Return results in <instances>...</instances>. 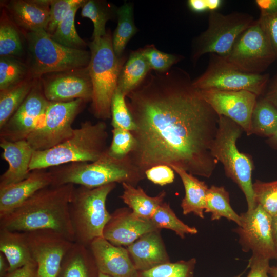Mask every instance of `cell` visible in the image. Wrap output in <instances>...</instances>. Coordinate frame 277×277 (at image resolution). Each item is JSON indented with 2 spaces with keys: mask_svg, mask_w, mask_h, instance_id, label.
<instances>
[{
  "mask_svg": "<svg viewBox=\"0 0 277 277\" xmlns=\"http://www.w3.org/2000/svg\"><path fill=\"white\" fill-rule=\"evenodd\" d=\"M126 101L136 125L131 132L136 146L129 155L142 172L166 165L212 175L218 162L211 148L219 115L187 72L179 68L150 72Z\"/></svg>",
  "mask_w": 277,
  "mask_h": 277,
  "instance_id": "6da1fadb",
  "label": "cell"
},
{
  "mask_svg": "<svg viewBox=\"0 0 277 277\" xmlns=\"http://www.w3.org/2000/svg\"><path fill=\"white\" fill-rule=\"evenodd\" d=\"M74 184L50 185L36 192L18 207L0 216V228L28 232L53 231L74 242L70 204Z\"/></svg>",
  "mask_w": 277,
  "mask_h": 277,
  "instance_id": "7a4b0ae2",
  "label": "cell"
},
{
  "mask_svg": "<svg viewBox=\"0 0 277 277\" xmlns=\"http://www.w3.org/2000/svg\"><path fill=\"white\" fill-rule=\"evenodd\" d=\"M49 171L52 185L72 184L88 188L123 183L137 187L146 178L129 155L116 158L109 155L107 150L94 162H73L50 168Z\"/></svg>",
  "mask_w": 277,
  "mask_h": 277,
  "instance_id": "3957f363",
  "label": "cell"
},
{
  "mask_svg": "<svg viewBox=\"0 0 277 277\" xmlns=\"http://www.w3.org/2000/svg\"><path fill=\"white\" fill-rule=\"evenodd\" d=\"M108 137L104 121L96 123L83 122L62 143L44 151H34L29 170L47 169L73 162H94L107 151Z\"/></svg>",
  "mask_w": 277,
  "mask_h": 277,
  "instance_id": "277c9868",
  "label": "cell"
},
{
  "mask_svg": "<svg viewBox=\"0 0 277 277\" xmlns=\"http://www.w3.org/2000/svg\"><path fill=\"white\" fill-rule=\"evenodd\" d=\"M91 57L87 69L92 85L91 113L97 119L111 118V105L125 58L115 54L110 31L89 42Z\"/></svg>",
  "mask_w": 277,
  "mask_h": 277,
  "instance_id": "5b68a950",
  "label": "cell"
},
{
  "mask_svg": "<svg viewBox=\"0 0 277 277\" xmlns=\"http://www.w3.org/2000/svg\"><path fill=\"white\" fill-rule=\"evenodd\" d=\"M243 131L242 128L230 118L219 115L218 129L211 153L214 158L223 165L226 175L235 182L245 196L248 209L256 206L253 190L252 172L253 163L250 156L240 152L236 141Z\"/></svg>",
  "mask_w": 277,
  "mask_h": 277,
  "instance_id": "8992f818",
  "label": "cell"
},
{
  "mask_svg": "<svg viewBox=\"0 0 277 277\" xmlns=\"http://www.w3.org/2000/svg\"><path fill=\"white\" fill-rule=\"evenodd\" d=\"M116 186L111 183L94 188L75 187L70 204L74 242L89 247L94 239L103 237L111 217L106 208L107 198Z\"/></svg>",
  "mask_w": 277,
  "mask_h": 277,
  "instance_id": "52a82bcc",
  "label": "cell"
},
{
  "mask_svg": "<svg viewBox=\"0 0 277 277\" xmlns=\"http://www.w3.org/2000/svg\"><path fill=\"white\" fill-rule=\"evenodd\" d=\"M30 75L34 78L51 73L85 68L90 51L67 47L53 40L45 30L26 33Z\"/></svg>",
  "mask_w": 277,
  "mask_h": 277,
  "instance_id": "ba28073f",
  "label": "cell"
},
{
  "mask_svg": "<svg viewBox=\"0 0 277 277\" xmlns=\"http://www.w3.org/2000/svg\"><path fill=\"white\" fill-rule=\"evenodd\" d=\"M255 21L252 15L246 13L209 12L207 28L195 42L192 60L196 61L207 53L226 56L240 34Z\"/></svg>",
  "mask_w": 277,
  "mask_h": 277,
  "instance_id": "9c48e42d",
  "label": "cell"
},
{
  "mask_svg": "<svg viewBox=\"0 0 277 277\" xmlns=\"http://www.w3.org/2000/svg\"><path fill=\"white\" fill-rule=\"evenodd\" d=\"M85 103L81 99L50 102L44 119L26 140L33 151L52 148L69 138L73 122Z\"/></svg>",
  "mask_w": 277,
  "mask_h": 277,
  "instance_id": "30bf717a",
  "label": "cell"
},
{
  "mask_svg": "<svg viewBox=\"0 0 277 277\" xmlns=\"http://www.w3.org/2000/svg\"><path fill=\"white\" fill-rule=\"evenodd\" d=\"M268 78L266 74L241 71L222 56L211 54L206 70L193 81V85L199 90H246L258 96L263 93Z\"/></svg>",
  "mask_w": 277,
  "mask_h": 277,
  "instance_id": "8fae6325",
  "label": "cell"
},
{
  "mask_svg": "<svg viewBox=\"0 0 277 277\" xmlns=\"http://www.w3.org/2000/svg\"><path fill=\"white\" fill-rule=\"evenodd\" d=\"M243 72L260 74L276 59L258 19L236 39L229 53L222 56Z\"/></svg>",
  "mask_w": 277,
  "mask_h": 277,
  "instance_id": "7c38bea8",
  "label": "cell"
},
{
  "mask_svg": "<svg viewBox=\"0 0 277 277\" xmlns=\"http://www.w3.org/2000/svg\"><path fill=\"white\" fill-rule=\"evenodd\" d=\"M241 222L235 229L239 243L244 252L252 251V255L269 260L276 259L273 241L272 217L260 205L240 214Z\"/></svg>",
  "mask_w": 277,
  "mask_h": 277,
  "instance_id": "4fadbf2b",
  "label": "cell"
},
{
  "mask_svg": "<svg viewBox=\"0 0 277 277\" xmlns=\"http://www.w3.org/2000/svg\"><path fill=\"white\" fill-rule=\"evenodd\" d=\"M38 277H57L63 259L73 242L49 230L26 232Z\"/></svg>",
  "mask_w": 277,
  "mask_h": 277,
  "instance_id": "5bb4252c",
  "label": "cell"
},
{
  "mask_svg": "<svg viewBox=\"0 0 277 277\" xmlns=\"http://www.w3.org/2000/svg\"><path fill=\"white\" fill-rule=\"evenodd\" d=\"M49 102L41 85L35 82L21 106L0 128V139L11 142L26 140L44 119Z\"/></svg>",
  "mask_w": 277,
  "mask_h": 277,
  "instance_id": "9a60e30c",
  "label": "cell"
},
{
  "mask_svg": "<svg viewBox=\"0 0 277 277\" xmlns=\"http://www.w3.org/2000/svg\"><path fill=\"white\" fill-rule=\"evenodd\" d=\"M199 90L202 97L218 115L234 121L247 135L252 134L251 121L257 101L256 94L246 90Z\"/></svg>",
  "mask_w": 277,
  "mask_h": 277,
  "instance_id": "2e32d148",
  "label": "cell"
},
{
  "mask_svg": "<svg viewBox=\"0 0 277 277\" xmlns=\"http://www.w3.org/2000/svg\"><path fill=\"white\" fill-rule=\"evenodd\" d=\"M41 85L49 102H67L81 99L91 101L92 85L87 67L54 73Z\"/></svg>",
  "mask_w": 277,
  "mask_h": 277,
  "instance_id": "e0dca14e",
  "label": "cell"
},
{
  "mask_svg": "<svg viewBox=\"0 0 277 277\" xmlns=\"http://www.w3.org/2000/svg\"><path fill=\"white\" fill-rule=\"evenodd\" d=\"M159 230L151 219L135 215L129 208L115 210L103 231V237L118 246H128L145 233Z\"/></svg>",
  "mask_w": 277,
  "mask_h": 277,
  "instance_id": "ac0fdd59",
  "label": "cell"
},
{
  "mask_svg": "<svg viewBox=\"0 0 277 277\" xmlns=\"http://www.w3.org/2000/svg\"><path fill=\"white\" fill-rule=\"evenodd\" d=\"M100 272L111 277H136V269L127 248L114 245L104 237L89 246Z\"/></svg>",
  "mask_w": 277,
  "mask_h": 277,
  "instance_id": "d6986e66",
  "label": "cell"
},
{
  "mask_svg": "<svg viewBox=\"0 0 277 277\" xmlns=\"http://www.w3.org/2000/svg\"><path fill=\"white\" fill-rule=\"evenodd\" d=\"M2 158L8 163L7 170L0 176V189L28 177L33 150L26 140L11 142L0 139Z\"/></svg>",
  "mask_w": 277,
  "mask_h": 277,
  "instance_id": "ffe728a7",
  "label": "cell"
},
{
  "mask_svg": "<svg viewBox=\"0 0 277 277\" xmlns=\"http://www.w3.org/2000/svg\"><path fill=\"white\" fill-rule=\"evenodd\" d=\"M52 182L49 170H34L25 179L0 189V216L18 207L39 190L51 185Z\"/></svg>",
  "mask_w": 277,
  "mask_h": 277,
  "instance_id": "44dd1931",
  "label": "cell"
},
{
  "mask_svg": "<svg viewBox=\"0 0 277 277\" xmlns=\"http://www.w3.org/2000/svg\"><path fill=\"white\" fill-rule=\"evenodd\" d=\"M160 231L157 230L145 233L127 247L138 271L170 262Z\"/></svg>",
  "mask_w": 277,
  "mask_h": 277,
  "instance_id": "7402d4cb",
  "label": "cell"
},
{
  "mask_svg": "<svg viewBox=\"0 0 277 277\" xmlns=\"http://www.w3.org/2000/svg\"><path fill=\"white\" fill-rule=\"evenodd\" d=\"M6 7L14 23L27 32L46 30L50 17V1H12Z\"/></svg>",
  "mask_w": 277,
  "mask_h": 277,
  "instance_id": "603a6c76",
  "label": "cell"
},
{
  "mask_svg": "<svg viewBox=\"0 0 277 277\" xmlns=\"http://www.w3.org/2000/svg\"><path fill=\"white\" fill-rule=\"evenodd\" d=\"M99 272L89 247L73 242L63 259L57 277H98Z\"/></svg>",
  "mask_w": 277,
  "mask_h": 277,
  "instance_id": "cb8c5ba5",
  "label": "cell"
},
{
  "mask_svg": "<svg viewBox=\"0 0 277 277\" xmlns=\"http://www.w3.org/2000/svg\"><path fill=\"white\" fill-rule=\"evenodd\" d=\"M171 167L180 177L185 189V196L181 203L183 214L193 213L204 219L206 197L209 188L205 182L179 167Z\"/></svg>",
  "mask_w": 277,
  "mask_h": 277,
  "instance_id": "d4e9b609",
  "label": "cell"
},
{
  "mask_svg": "<svg viewBox=\"0 0 277 277\" xmlns=\"http://www.w3.org/2000/svg\"><path fill=\"white\" fill-rule=\"evenodd\" d=\"M0 252L9 262V272L33 260L26 232L0 228Z\"/></svg>",
  "mask_w": 277,
  "mask_h": 277,
  "instance_id": "484cf974",
  "label": "cell"
},
{
  "mask_svg": "<svg viewBox=\"0 0 277 277\" xmlns=\"http://www.w3.org/2000/svg\"><path fill=\"white\" fill-rule=\"evenodd\" d=\"M123 194L120 197L137 217L151 219L157 208L164 202L166 192L163 190L155 196L148 195L140 187L122 184Z\"/></svg>",
  "mask_w": 277,
  "mask_h": 277,
  "instance_id": "4316f807",
  "label": "cell"
},
{
  "mask_svg": "<svg viewBox=\"0 0 277 277\" xmlns=\"http://www.w3.org/2000/svg\"><path fill=\"white\" fill-rule=\"evenodd\" d=\"M151 70L142 49L132 52L121 69L117 88L126 96L143 83Z\"/></svg>",
  "mask_w": 277,
  "mask_h": 277,
  "instance_id": "83f0119b",
  "label": "cell"
},
{
  "mask_svg": "<svg viewBox=\"0 0 277 277\" xmlns=\"http://www.w3.org/2000/svg\"><path fill=\"white\" fill-rule=\"evenodd\" d=\"M34 79L30 76L14 87L0 91V128L26 98L36 82Z\"/></svg>",
  "mask_w": 277,
  "mask_h": 277,
  "instance_id": "f1b7e54d",
  "label": "cell"
},
{
  "mask_svg": "<svg viewBox=\"0 0 277 277\" xmlns=\"http://www.w3.org/2000/svg\"><path fill=\"white\" fill-rule=\"evenodd\" d=\"M204 212L211 213L212 221L224 217L235 222L238 226L241 224V216L232 209L229 193L223 186L212 185L208 188Z\"/></svg>",
  "mask_w": 277,
  "mask_h": 277,
  "instance_id": "f546056e",
  "label": "cell"
},
{
  "mask_svg": "<svg viewBox=\"0 0 277 277\" xmlns=\"http://www.w3.org/2000/svg\"><path fill=\"white\" fill-rule=\"evenodd\" d=\"M117 25L112 36L113 48L118 57H123L125 47L137 29L133 19V7L124 3L117 10Z\"/></svg>",
  "mask_w": 277,
  "mask_h": 277,
  "instance_id": "4dcf8cb0",
  "label": "cell"
},
{
  "mask_svg": "<svg viewBox=\"0 0 277 277\" xmlns=\"http://www.w3.org/2000/svg\"><path fill=\"white\" fill-rule=\"evenodd\" d=\"M276 129L277 108L265 97L257 100L251 116V134L269 137Z\"/></svg>",
  "mask_w": 277,
  "mask_h": 277,
  "instance_id": "1f68e13d",
  "label": "cell"
},
{
  "mask_svg": "<svg viewBox=\"0 0 277 277\" xmlns=\"http://www.w3.org/2000/svg\"><path fill=\"white\" fill-rule=\"evenodd\" d=\"M151 220L157 229L172 230L181 239H184L186 234H196L198 232L195 227L189 226L180 220L166 202L157 208Z\"/></svg>",
  "mask_w": 277,
  "mask_h": 277,
  "instance_id": "d6a6232c",
  "label": "cell"
},
{
  "mask_svg": "<svg viewBox=\"0 0 277 277\" xmlns=\"http://www.w3.org/2000/svg\"><path fill=\"white\" fill-rule=\"evenodd\" d=\"M82 6L72 9L57 25L52 38L58 43L71 48L84 49L86 44L78 35L74 25L77 10Z\"/></svg>",
  "mask_w": 277,
  "mask_h": 277,
  "instance_id": "836d02e7",
  "label": "cell"
},
{
  "mask_svg": "<svg viewBox=\"0 0 277 277\" xmlns=\"http://www.w3.org/2000/svg\"><path fill=\"white\" fill-rule=\"evenodd\" d=\"M30 75L28 66L12 56H1L0 91L18 84Z\"/></svg>",
  "mask_w": 277,
  "mask_h": 277,
  "instance_id": "e575fe53",
  "label": "cell"
},
{
  "mask_svg": "<svg viewBox=\"0 0 277 277\" xmlns=\"http://www.w3.org/2000/svg\"><path fill=\"white\" fill-rule=\"evenodd\" d=\"M195 258L168 262L151 269L138 271L136 277H193Z\"/></svg>",
  "mask_w": 277,
  "mask_h": 277,
  "instance_id": "d590c367",
  "label": "cell"
},
{
  "mask_svg": "<svg viewBox=\"0 0 277 277\" xmlns=\"http://www.w3.org/2000/svg\"><path fill=\"white\" fill-rule=\"evenodd\" d=\"M81 7L82 16L89 18L93 24L92 41L105 36L107 33L106 24L111 16L109 8L102 2L94 0L85 1Z\"/></svg>",
  "mask_w": 277,
  "mask_h": 277,
  "instance_id": "8d00e7d4",
  "label": "cell"
},
{
  "mask_svg": "<svg viewBox=\"0 0 277 277\" xmlns=\"http://www.w3.org/2000/svg\"><path fill=\"white\" fill-rule=\"evenodd\" d=\"M23 52L21 37L14 23L6 15L3 16L0 24L1 56H18Z\"/></svg>",
  "mask_w": 277,
  "mask_h": 277,
  "instance_id": "74e56055",
  "label": "cell"
},
{
  "mask_svg": "<svg viewBox=\"0 0 277 277\" xmlns=\"http://www.w3.org/2000/svg\"><path fill=\"white\" fill-rule=\"evenodd\" d=\"M111 125L131 132L136 129V125L127 106L126 95L117 88L111 105Z\"/></svg>",
  "mask_w": 277,
  "mask_h": 277,
  "instance_id": "f35d334b",
  "label": "cell"
},
{
  "mask_svg": "<svg viewBox=\"0 0 277 277\" xmlns=\"http://www.w3.org/2000/svg\"><path fill=\"white\" fill-rule=\"evenodd\" d=\"M255 201L272 217L277 214V181L253 183Z\"/></svg>",
  "mask_w": 277,
  "mask_h": 277,
  "instance_id": "ab89813d",
  "label": "cell"
},
{
  "mask_svg": "<svg viewBox=\"0 0 277 277\" xmlns=\"http://www.w3.org/2000/svg\"><path fill=\"white\" fill-rule=\"evenodd\" d=\"M111 143L107 149L111 156L122 158L128 155L135 148L136 140L129 130L113 128Z\"/></svg>",
  "mask_w": 277,
  "mask_h": 277,
  "instance_id": "60d3db41",
  "label": "cell"
},
{
  "mask_svg": "<svg viewBox=\"0 0 277 277\" xmlns=\"http://www.w3.org/2000/svg\"><path fill=\"white\" fill-rule=\"evenodd\" d=\"M142 53L147 60L151 70L155 72H164L181 61V55L168 54L157 50L153 45L142 49Z\"/></svg>",
  "mask_w": 277,
  "mask_h": 277,
  "instance_id": "b9f144b4",
  "label": "cell"
},
{
  "mask_svg": "<svg viewBox=\"0 0 277 277\" xmlns=\"http://www.w3.org/2000/svg\"><path fill=\"white\" fill-rule=\"evenodd\" d=\"M85 2L84 0H50V17L46 31L52 35L68 13L76 6H82Z\"/></svg>",
  "mask_w": 277,
  "mask_h": 277,
  "instance_id": "7bdbcfd3",
  "label": "cell"
},
{
  "mask_svg": "<svg viewBox=\"0 0 277 277\" xmlns=\"http://www.w3.org/2000/svg\"><path fill=\"white\" fill-rule=\"evenodd\" d=\"M146 178L153 183L164 186L173 183L175 177L172 168L166 165L153 166L145 172Z\"/></svg>",
  "mask_w": 277,
  "mask_h": 277,
  "instance_id": "ee69618b",
  "label": "cell"
},
{
  "mask_svg": "<svg viewBox=\"0 0 277 277\" xmlns=\"http://www.w3.org/2000/svg\"><path fill=\"white\" fill-rule=\"evenodd\" d=\"M258 21L265 32L277 59V13L260 16Z\"/></svg>",
  "mask_w": 277,
  "mask_h": 277,
  "instance_id": "f6af8a7d",
  "label": "cell"
},
{
  "mask_svg": "<svg viewBox=\"0 0 277 277\" xmlns=\"http://www.w3.org/2000/svg\"><path fill=\"white\" fill-rule=\"evenodd\" d=\"M270 260L262 256L252 255L249 260L248 267L250 268L247 277H269Z\"/></svg>",
  "mask_w": 277,
  "mask_h": 277,
  "instance_id": "bcb514c9",
  "label": "cell"
},
{
  "mask_svg": "<svg viewBox=\"0 0 277 277\" xmlns=\"http://www.w3.org/2000/svg\"><path fill=\"white\" fill-rule=\"evenodd\" d=\"M5 277H38L37 264L33 260L22 267L8 272Z\"/></svg>",
  "mask_w": 277,
  "mask_h": 277,
  "instance_id": "7dc6e473",
  "label": "cell"
},
{
  "mask_svg": "<svg viewBox=\"0 0 277 277\" xmlns=\"http://www.w3.org/2000/svg\"><path fill=\"white\" fill-rule=\"evenodd\" d=\"M255 3L260 10V16H267L277 13V0H256Z\"/></svg>",
  "mask_w": 277,
  "mask_h": 277,
  "instance_id": "c3c4849f",
  "label": "cell"
},
{
  "mask_svg": "<svg viewBox=\"0 0 277 277\" xmlns=\"http://www.w3.org/2000/svg\"><path fill=\"white\" fill-rule=\"evenodd\" d=\"M190 9L196 13L208 10L206 0H189L187 2Z\"/></svg>",
  "mask_w": 277,
  "mask_h": 277,
  "instance_id": "681fc988",
  "label": "cell"
},
{
  "mask_svg": "<svg viewBox=\"0 0 277 277\" xmlns=\"http://www.w3.org/2000/svg\"><path fill=\"white\" fill-rule=\"evenodd\" d=\"M9 271V262L5 256L0 252V277H5Z\"/></svg>",
  "mask_w": 277,
  "mask_h": 277,
  "instance_id": "f907efd6",
  "label": "cell"
},
{
  "mask_svg": "<svg viewBox=\"0 0 277 277\" xmlns=\"http://www.w3.org/2000/svg\"><path fill=\"white\" fill-rule=\"evenodd\" d=\"M265 97L277 108V83L268 91Z\"/></svg>",
  "mask_w": 277,
  "mask_h": 277,
  "instance_id": "816d5d0a",
  "label": "cell"
},
{
  "mask_svg": "<svg viewBox=\"0 0 277 277\" xmlns=\"http://www.w3.org/2000/svg\"><path fill=\"white\" fill-rule=\"evenodd\" d=\"M221 0H206L208 10L209 12L216 11L222 3Z\"/></svg>",
  "mask_w": 277,
  "mask_h": 277,
  "instance_id": "f5cc1de1",
  "label": "cell"
},
{
  "mask_svg": "<svg viewBox=\"0 0 277 277\" xmlns=\"http://www.w3.org/2000/svg\"><path fill=\"white\" fill-rule=\"evenodd\" d=\"M272 229L273 238L277 254V214L274 216L272 217Z\"/></svg>",
  "mask_w": 277,
  "mask_h": 277,
  "instance_id": "db71d44e",
  "label": "cell"
},
{
  "mask_svg": "<svg viewBox=\"0 0 277 277\" xmlns=\"http://www.w3.org/2000/svg\"><path fill=\"white\" fill-rule=\"evenodd\" d=\"M267 142L271 147L277 149V129L272 136L268 137Z\"/></svg>",
  "mask_w": 277,
  "mask_h": 277,
  "instance_id": "11a10c76",
  "label": "cell"
},
{
  "mask_svg": "<svg viewBox=\"0 0 277 277\" xmlns=\"http://www.w3.org/2000/svg\"><path fill=\"white\" fill-rule=\"evenodd\" d=\"M269 277H277V266L270 267L269 270Z\"/></svg>",
  "mask_w": 277,
  "mask_h": 277,
  "instance_id": "9f6ffc18",
  "label": "cell"
},
{
  "mask_svg": "<svg viewBox=\"0 0 277 277\" xmlns=\"http://www.w3.org/2000/svg\"><path fill=\"white\" fill-rule=\"evenodd\" d=\"M98 277H111V276L100 272Z\"/></svg>",
  "mask_w": 277,
  "mask_h": 277,
  "instance_id": "6f0895ef",
  "label": "cell"
},
{
  "mask_svg": "<svg viewBox=\"0 0 277 277\" xmlns=\"http://www.w3.org/2000/svg\"><path fill=\"white\" fill-rule=\"evenodd\" d=\"M241 274L240 275H236L235 277H241Z\"/></svg>",
  "mask_w": 277,
  "mask_h": 277,
  "instance_id": "680465c9",
  "label": "cell"
},
{
  "mask_svg": "<svg viewBox=\"0 0 277 277\" xmlns=\"http://www.w3.org/2000/svg\"><path fill=\"white\" fill-rule=\"evenodd\" d=\"M276 260H277V259H276ZM276 266H277V264H276Z\"/></svg>",
  "mask_w": 277,
  "mask_h": 277,
  "instance_id": "91938a15",
  "label": "cell"
}]
</instances>
